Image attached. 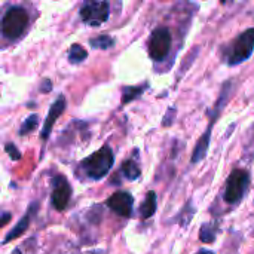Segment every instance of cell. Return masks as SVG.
Wrapping results in <instances>:
<instances>
[{"label":"cell","mask_w":254,"mask_h":254,"mask_svg":"<svg viewBox=\"0 0 254 254\" xmlns=\"http://www.w3.org/2000/svg\"><path fill=\"white\" fill-rule=\"evenodd\" d=\"M34 213V205H31L30 207V210H28V213L24 216V217H21V220L18 222V225L7 234V237L4 238V241H3V244H6V243H9V241H12V240H15V238H18V237H21L27 229H28V226H30V220H31V214Z\"/></svg>","instance_id":"obj_11"},{"label":"cell","mask_w":254,"mask_h":254,"mask_svg":"<svg viewBox=\"0 0 254 254\" xmlns=\"http://www.w3.org/2000/svg\"><path fill=\"white\" fill-rule=\"evenodd\" d=\"M110 16V6L107 0H88L80 7V18L91 27H100Z\"/></svg>","instance_id":"obj_4"},{"label":"cell","mask_w":254,"mask_h":254,"mask_svg":"<svg viewBox=\"0 0 254 254\" xmlns=\"http://www.w3.org/2000/svg\"><path fill=\"white\" fill-rule=\"evenodd\" d=\"M107 205L112 211L116 214L128 219L132 214V205H134V198L128 192H116L107 199Z\"/></svg>","instance_id":"obj_8"},{"label":"cell","mask_w":254,"mask_h":254,"mask_svg":"<svg viewBox=\"0 0 254 254\" xmlns=\"http://www.w3.org/2000/svg\"><path fill=\"white\" fill-rule=\"evenodd\" d=\"M37 122H39L37 115H30V116L24 121V124H22V127H21V129H19V134H21V135H27V134H30L31 131H34V129H36Z\"/></svg>","instance_id":"obj_17"},{"label":"cell","mask_w":254,"mask_h":254,"mask_svg":"<svg viewBox=\"0 0 254 254\" xmlns=\"http://www.w3.org/2000/svg\"><path fill=\"white\" fill-rule=\"evenodd\" d=\"M222 1H223V3H225V1H226V0H222Z\"/></svg>","instance_id":"obj_22"},{"label":"cell","mask_w":254,"mask_h":254,"mask_svg":"<svg viewBox=\"0 0 254 254\" xmlns=\"http://www.w3.org/2000/svg\"><path fill=\"white\" fill-rule=\"evenodd\" d=\"M115 162V155L109 146H103L100 150L88 156L80 162V171L89 180H101L109 174Z\"/></svg>","instance_id":"obj_1"},{"label":"cell","mask_w":254,"mask_h":254,"mask_svg":"<svg viewBox=\"0 0 254 254\" xmlns=\"http://www.w3.org/2000/svg\"><path fill=\"white\" fill-rule=\"evenodd\" d=\"M173 43L171 33L167 27H158L149 39V55L153 61H164L170 54Z\"/></svg>","instance_id":"obj_6"},{"label":"cell","mask_w":254,"mask_h":254,"mask_svg":"<svg viewBox=\"0 0 254 254\" xmlns=\"http://www.w3.org/2000/svg\"><path fill=\"white\" fill-rule=\"evenodd\" d=\"M217 115H219V113H216V115H214V112H210L211 122H210L208 128L205 129V132L202 134V137L198 140V143H196V146H195V150H193V153H192V159H190V162H192V164H198V162H201V161L205 158V155H207V152H208V146H210L211 129H213V125H214V122H216Z\"/></svg>","instance_id":"obj_9"},{"label":"cell","mask_w":254,"mask_h":254,"mask_svg":"<svg viewBox=\"0 0 254 254\" xmlns=\"http://www.w3.org/2000/svg\"><path fill=\"white\" fill-rule=\"evenodd\" d=\"M64 110H65V98H64L63 95H60V97L55 100V103L51 106L49 113H48V116H46L43 129H42V132H40V137H42L43 140H46V138L49 137V134H51V131H52V127H54V124H55V121L63 115Z\"/></svg>","instance_id":"obj_10"},{"label":"cell","mask_w":254,"mask_h":254,"mask_svg":"<svg viewBox=\"0 0 254 254\" xmlns=\"http://www.w3.org/2000/svg\"><path fill=\"white\" fill-rule=\"evenodd\" d=\"M199 240L202 243H213L216 240V232L213 231V228L210 225H204L201 228V232H199Z\"/></svg>","instance_id":"obj_18"},{"label":"cell","mask_w":254,"mask_h":254,"mask_svg":"<svg viewBox=\"0 0 254 254\" xmlns=\"http://www.w3.org/2000/svg\"><path fill=\"white\" fill-rule=\"evenodd\" d=\"M250 185V176L247 171L244 170H235L228 182H226V188H225V201L228 204H238L244 193L247 192Z\"/></svg>","instance_id":"obj_5"},{"label":"cell","mask_w":254,"mask_h":254,"mask_svg":"<svg viewBox=\"0 0 254 254\" xmlns=\"http://www.w3.org/2000/svg\"><path fill=\"white\" fill-rule=\"evenodd\" d=\"M195 254H214L213 252H210V250H199L198 253H195Z\"/></svg>","instance_id":"obj_21"},{"label":"cell","mask_w":254,"mask_h":254,"mask_svg":"<svg viewBox=\"0 0 254 254\" xmlns=\"http://www.w3.org/2000/svg\"><path fill=\"white\" fill-rule=\"evenodd\" d=\"M89 45L98 49H109L115 45V39L107 34H103V36H98L97 39H91Z\"/></svg>","instance_id":"obj_16"},{"label":"cell","mask_w":254,"mask_h":254,"mask_svg":"<svg viewBox=\"0 0 254 254\" xmlns=\"http://www.w3.org/2000/svg\"><path fill=\"white\" fill-rule=\"evenodd\" d=\"M4 150H6V153L12 158V161H18V159L21 158V153L18 152V149H16L15 144H12V143H7L6 147H4Z\"/></svg>","instance_id":"obj_19"},{"label":"cell","mask_w":254,"mask_h":254,"mask_svg":"<svg viewBox=\"0 0 254 254\" xmlns=\"http://www.w3.org/2000/svg\"><path fill=\"white\" fill-rule=\"evenodd\" d=\"M28 24V15L24 7L13 6L10 7L1 21V33L7 39H18Z\"/></svg>","instance_id":"obj_3"},{"label":"cell","mask_w":254,"mask_h":254,"mask_svg":"<svg viewBox=\"0 0 254 254\" xmlns=\"http://www.w3.org/2000/svg\"><path fill=\"white\" fill-rule=\"evenodd\" d=\"M156 211V193L149 192L140 207V216L141 219H150Z\"/></svg>","instance_id":"obj_12"},{"label":"cell","mask_w":254,"mask_h":254,"mask_svg":"<svg viewBox=\"0 0 254 254\" xmlns=\"http://www.w3.org/2000/svg\"><path fill=\"white\" fill-rule=\"evenodd\" d=\"M122 173H124V176L128 179V180H137L138 177H140V168H138V165L134 162V161H127V162H124V165H122Z\"/></svg>","instance_id":"obj_14"},{"label":"cell","mask_w":254,"mask_h":254,"mask_svg":"<svg viewBox=\"0 0 254 254\" xmlns=\"http://www.w3.org/2000/svg\"><path fill=\"white\" fill-rule=\"evenodd\" d=\"M52 205L58 211H64L70 202L71 196V188L64 176H57L52 180Z\"/></svg>","instance_id":"obj_7"},{"label":"cell","mask_w":254,"mask_h":254,"mask_svg":"<svg viewBox=\"0 0 254 254\" xmlns=\"http://www.w3.org/2000/svg\"><path fill=\"white\" fill-rule=\"evenodd\" d=\"M147 88V85H143V86H128L124 89V94H122V103L127 104L132 100H135L137 97H140L143 94V91Z\"/></svg>","instance_id":"obj_13"},{"label":"cell","mask_w":254,"mask_h":254,"mask_svg":"<svg viewBox=\"0 0 254 254\" xmlns=\"http://www.w3.org/2000/svg\"><path fill=\"white\" fill-rule=\"evenodd\" d=\"M10 217H12V216H10L9 213H4V214H1V216H0V228H3L6 223H9Z\"/></svg>","instance_id":"obj_20"},{"label":"cell","mask_w":254,"mask_h":254,"mask_svg":"<svg viewBox=\"0 0 254 254\" xmlns=\"http://www.w3.org/2000/svg\"><path fill=\"white\" fill-rule=\"evenodd\" d=\"M86 57H88V52H86L80 45H73V46L70 48V52H68V60H70V63L79 64V63L85 61Z\"/></svg>","instance_id":"obj_15"},{"label":"cell","mask_w":254,"mask_h":254,"mask_svg":"<svg viewBox=\"0 0 254 254\" xmlns=\"http://www.w3.org/2000/svg\"><path fill=\"white\" fill-rule=\"evenodd\" d=\"M254 52V28H247L234 42L228 55L229 65H238L247 61Z\"/></svg>","instance_id":"obj_2"}]
</instances>
